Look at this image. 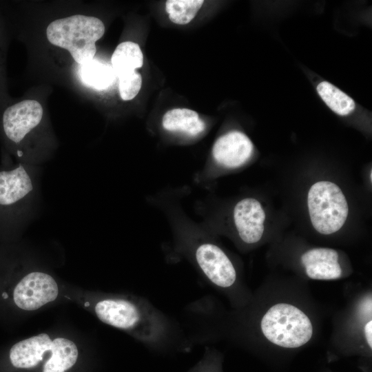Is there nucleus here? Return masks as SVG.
I'll return each instance as SVG.
<instances>
[{
    "mask_svg": "<svg viewBox=\"0 0 372 372\" xmlns=\"http://www.w3.org/2000/svg\"><path fill=\"white\" fill-rule=\"evenodd\" d=\"M82 304L103 323L151 349L168 347L178 338L174 322L145 298L99 293L87 296Z\"/></svg>",
    "mask_w": 372,
    "mask_h": 372,
    "instance_id": "nucleus-1",
    "label": "nucleus"
},
{
    "mask_svg": "<svg viewBox=\"0 0 372 372\" xmlns=\"http://www.w3.org/2000/svg\"><path fill=\"white\" fill-rule=\"evenodd\" d=\"M42 170L19 163L0 167V243L19 241L39 216Z\"/></svg>",
    "mask_w": 372,
    "mask_h": 372,
    "instance_id": "nucleus-2",
    "label": "nucleus"
},
{
    "mask_svg": "<svg viewBox=\"0 0 372 372\" xmlns=\"http://www.w3.org/2000/svg\"><path fill=\"white\" fill-rule=\"evenodd\" d=\"M79 353L73 340L42 333L13 344L7 358L16 370H30L42 365L41 372H66L75 365Z\"/></svg>",
    "mask_w": 372,
    "mask_h": 372,
    "instance_id": "nucleus-3",
    "label": "nucleus"
},
{
    "mask_svg": "<svg viewBox=\"0 0 372 372\" xmlns=\"http://www.w3.org/2000/svg\"><path fill=\"white\" fill-rule=\"evenodd\" d=\"M104 32L105 25L99 19L83 14L56 19L46 29L49 42L69 51L80 65L94 58L95 43Z\"/></svg>",
    "mask_w": 372,
    "mask_h": 372,
    "instance_id": "nucleus-4",
    "label": "nucleus"
},
{
    "mask_svg": "<svg viewBox=\"0 0 372 372\" xmlns=\"http://www.w3.org/2000/svg\"><path fill=\"white\" fill-rule=\"evenodd\" d=\"M260 328L269 342L286 349L306 344L313 333L308 316L298 307L286 302L270 307L261 318Z\"/></svg>",
    "mask_w": 372,
    "mask_h": 372,
    "instance_id": "nucleus-5",
    "label": "nucleus"
},
{
    "mask_svg": "<svg viewBox=\"0 0 372 372\" xmlns=\"http://www.w3.org/2000/svg\"><path fill=\"white\" fill-rule=\"evenodd\" d=\"M43 116L41 105L30 99L7 106L1 114L0 134L8 152L16 158L17 163L28 165L29 143L30 165H32L30 138L40 125Z\"/></svg>",
    "mask_w": 372,
    "mask_h": 372,
    "instance_id": "nucleus-6",
    "label": "nucleus"
},
{
    "mask_svg": "<svg viewBox=\"0 0 372 372\" xmlns=\"http://www.w3.org/2000/svg\"><path fill=\"white\" fill-rule=\"evenodd\" d=\"M307 205L314 229L322 234L338 231L344 224L349 212L341 189L330 181H318L309 190Z\"/></svg>",
    "mask_w": 372,
    "mask_h": 372,
    "instance_id": "nucleus-7",
    "label": "nucleus"
},
{
    "mask_svg": "<svg viewBox=\"0 0 372 372\" xmlns=\"http://www.w3.org/2000/svg\"><path fill=\"white\" fill-rule=\"evenodd\" d=\"M195 261L202 274L213 286L229 290L236 286V269L224 251L211 242H203L194 250Z\"/></svg>",
    "mask_w": 372,
    "mask_h": 372,
    "instance_id": "nucleus-8",
    "label": "nucleus"
},
{
    "mask_svg": "<svg viewBox=\"0 0 372 372\" xmlns=\"http://www.w3.org/2000/svg\"><path fill=\"white\" fill-rule=\"evenodd\" d=\"M265 213L260 203L253 198L240 200L234 209V221L241 240L254 244L264 233Z\"/></svg>",
    "mask_w": 372,
    "mask_h": 372,
    "instance_id": "nucleus-9",
    "label": "nucleus"
},
{
    "mask_svg": "<svg viewBox=\"0 0 372 372\" xmlns=\"http://www.w3.org/2000/svg\"><path fill=\"white\" fill-rule=\"evenodd\" d=\"M253 148L251 140L245 134L232 131L216 141L212 153L218 164L227 167H237L250 158Z\"/></svg>",
    "mask_w": 372,
    "mask_h": 372,
    "instance_id": "nucleus-10",
    "label": "nucleus"
},
{
    "mask_svg": "<svg viewBox=\"0 0 372 372\" xmlns=\"http://www.w3.org/2000/svg\"><path fill=\"white\" fill-rule=\"evenodd\" d=\"M338 252L331 248H313L301 257L307 276L313 280H331L342 276Z\"/></svg>",
    "mask_w": 372,
    "mask_h": 372,
    "instance_id": "nucleus-11",
    "label": "nucleus"
},
{
    "mask_svg": "<svg viewBox=\"0 0 372 372\" xmlns=\"http://www.w3.org/2000/svg\"><path fill=\"white\" fill-rule=\"evenodd\" d=\"M163 127L171 132H182L197 135L205 128V124L198 114L186 108H175L167 112L163 118Z\"/></svg>",
    "mask_w": 372,
    "mask_h": 372,
    "instance_id": "nucleus-12",
    "label": "nucleus"
},
{
    "mask_svg": "<svg viewBox=\"0 0 372 372\" xmlns=\"http://www.w3.org/2000/svg\"><path fill=\"white\" fill-rule=\"evenodd\" d=\"M143 64V55L139 45L132 41L120 43L112 54L111 65L116 75L135 71Z\"/></svg>",
    "mask_w": 372,
    "mask_h": 372,
    "instance_id": "nucleus-13",
    "label": "nucleus"
},
{
    "mask_svg": "<svg viewBox=\"0 0 372 372\" xmlns=\"http://www.w3.org/2000/svg\"><path fill=\"white\" fill-rule=\"evenodd\" d=\"M80 76L85 84L99 90L110 87L116 77L111 65L94 58L81 65Z\"/></svg>",
    "mask_w": 372,
    "mask_h": 372,
    "instance_id": "nucleus-14",
    "label": "nucleus"
},
{
    "mask_svg": "<svg viewBox=\"0 0 372 372\" xmlns=\"http://www.w3.org/2000/svg\"><path fill=\"white\" fill-rule=\"evenodd\" d=\"M317 92L327 106L338 115H348L355 109L354 101L329 82L320 83Z\"/></svg>",
    "mask_w": 372,
    "mask_h": 372,
    "instance_id": "nucleus-15",
    "label": "nucleus"
},
{
    "mask_svg": "<svg viewBox=\"0 0 372 372\" xmlns=\"http://www.w3.org/2000/svg\"><path fill=\"white\" fill-rule=\"evenodd\" d=\"M203 3V0H168L165 10L173 23L185 25L194 18Z\"/></svg>",
    "mask_w": 372,
    "mask_h": 372,
    "instance_id": "nucleus-16",
    "label": "nucleus"
},
{
    "mask_svg": "<svg viewBox=\"0 0 372 372\" xmlns=\"http://www.w3.org/2000/svg\"><path fill=\"white\" fill-rule=\"evenodd\" d=\"M118 77V90L124 101L134 99L140 91L142 84L141 74L136 70L123 74Z\"/></svg>",
    "mask_w": 372,
    "mask_h": 372,
    "instance_id": "nucleus-17",
    "label": "nucleus"
},
{
    "mask_svg": "<svg viewBox=\"0 0 372 372\" xmlns=\"http://www.w3.org/2000/svg\"><path fill=\"white\" fill-rule=\"evenodd\" d=\"M212 359L211 352L207 349L205 357L192 372H215Z\"/></svg>",
    "mask_w": 372,
    "mask_h": 372,
    "instance_id": "nucleus-18",
    "label": "nucleus"
},
{
    "mask_svg": "<svg viewBox=\"0 0 372 372\" xmlns=\"http://www.w3.org/2000/svg\"><path fill=\"white\" fill-rule=\"evenodd\" d=\"M364 338L368 346L372 348V320H369L364 327Z\"/></svg>",
    "mask_w": 372,
    "mask_h": 372,
    "instance_id": "nucleus-19",
    "label": "nucleus"
},
{
    "mask_svg": "<svg viewBox=\"0 0 372 372\" xmlns=\"http://www.w3.org/2000/svg\"><path fill=\"white\" fill-rule=\"evenodd\" d=\"M1 53V52H0Z\"/></svg>",
    "mask_w": 372,
    "mask_h": 372,
    "instance_id": "nucleus-20",
    "label": "nucleus"
}]
</instances>
